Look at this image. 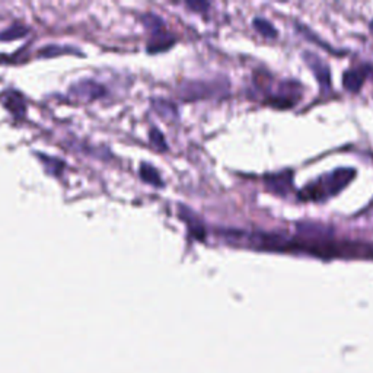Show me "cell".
<instances>
[{"mask_svg":"<svg viewBox=\"0 0 373 373\" xmlns=\"http://www.w3.org/2000/svg\"><path fill=\"white\" fill-rule=\"evenodd\" d=\"M356 176V171L351 168H340L327 174L315 183H310L302 192L301 200L320 202L343 191Z\"/></svg>","mask_w":373,"mask_h":373,"instance_id":"6da1fadb","label":"cell"},{"mask_svg":"<svg viewBox=\"0 0 373 373\" xmlns=\"http://www.w3.org/2000/svg\"><path fill=\"white\" fill-rule=\"evenodd\" d=\"M218 89L207 82H188L180 88V96L187 101L203 100V98L213 96Z\"/></svg>","mask_w":373,"mask_h":373,"instance_id":"7a4b0ae2","label":"cell"},{"mask_svg":"<svg viewBox=\"0 0 373 373\" xmlns=\"http://www.w3.org/2000/svg\"><path fill=\"white\" fill-rule=\"evenodd\" d=\"M72 93L77 98H82L85 101L100 100V98L107 95V89L95 81H81L72 86Z\"/></svg>","mask_w":373,"mask_h":373,"instance_id":"3957f363","label":"cell"},{"mask_svg":"<svg viewBox=\"0 0 373 373\" xmlns=\"http://www.w3.org/2000/svg\"><path fill=\"white\" fill-rule=\"evenodd\" d=\"M266 185L274 194L284 195L293 188V172L283 171L279 174H273L266 176Z\"/></svg>","mask_w":373,"mask_h":373,"instance_id":"277c9868","label":"cell"},{"mask_svg":"<svg viewBox=\"0 0 373 373\" xmlns=\"http://www.w3.org/2000/svg\"><path fill=\"white\" fill-rule=\"evenodd\" d=\"M305 57V62L306 65L312 69L313 74L317 76V79L318 82L322 85V86H329V70H328V66L321 60V58L317 55V54H313V53H309L306 51L303 54Z\"/></svg>","mask_w":373,"mask_h":373,"instance_id":"5b68a950","label":"cell"},{"mask_svg":"<svg viewBox=\"0 0 373 373\" xmlns=\"http://www.w3.org/2000/svg\"><path fill=\"white\" fill-rule=\"evenodd\" d=\"M367 76V70L365 69H351L347 70L343 76V85L350 92H359L363 86V82Z\"/></svg>","mask_w":373,"mask_h":373,"instance_id":"8992f818","label":"cell"},{"mask_svg":"<svg viewBox=\"0 0 373 373\" xmlns=\"http://www.w3.org/2000/svg\"><path fill=\"white\" fill-rule=\"evenodd\" d=\"M180 216H181V218L187 222V225H188V228H190V232H191V235H192V237L195 238V240H200V241H203L204 238H206V229L203 228V225L200 223V221H197V219H195V216L188 210V209H185V207H180Z\"/></svg>","mask_w":373,"mask_h":373,"instance_id":"52a82bcc","label":"cell"},{"mask_svg":"<svg viewBox=\"0 0 373 373\" xmlns=\"http://www.w3.org/2000/svg\"><path fill=\"white\" fill-rule=\"evenodd\" d=\"M174 44L172 38H169L166 34L162 32H155L152 40L149 43V51L150 53H156V51H164L166 48H169Z\"/></svg>","mask_w":373,"mask_h":373,"instance_id":"ba28073f","label":"cell"},{"mask_svg":"<svg viewBox=\"0 0 373 373\" xmlns=\"http://www.w3.org/2000/svg\"><path fill=\"white\" fill-rule=\"evenodd\" d=\"M28 34V28L21 24H13L5 31L0 32V41H13L18 38H24Z\"/></svg>","mask_w":373,"mask_h":373,"instance_id":"9c48e42d","label":"cell"},{"mask_svg":"<svg viewBox=\"0 0 373 373\" xmlns=\"http://www.w3.org/2000/svg\"><path fill=\"white\" fill-rule=\"evenodd\" d=\"M140 176H142V180L146 181L148 184H152L155 187H158V185L161 187L162 185V180H161L159 172L156 171L149 164H142L140 165Z\"/></svg>","mask_w":373,"mask_h":373,"instance_id":"30bf717a","label":"cell"},{"mask_svg":"<svg viewBox=\"0 0 373 373\" xmlns=\"http://www.w3.org/2000/svg\"><path fill=\"white\" fill-rule=\"evenodd\" d=\"M6 100H5V107H8L12 112H15L16 115L19 114H24L25 107H24V101H22V96L19 95V92H12V93H6Z\"/></svg>","mask_w":373,"mask_h":373,"instance_id":"8fae6325","label":"cell"},{"mask_svg":"<svg viewBox=\"0 0 373 373\" xmlns=\"http://www.w3.org/2000/svg\"><path fill=\"white\" fill-rule=\"evenodd\" d=\"M254 28L257 30L261 35L267 38H276L277 37V30L274 28L268 21L263 18H255L254 19Z\"/></svg>","mask_w":373,"mask_h":373,"instance_id":"7c38bea8","label":"cell"},{"mask_svg":"<svg viewBox=\"0 0 373 373\" xmlns=\"http://www.w3.org/2000/svg\"><path fill=\"white\" fill-rule=\"evenodd\" d=\"M153 108L158 111L164 117V119H168V117H176L175 105L172 103L165 101V100H155Z\"/></svg>","mask_w":373,"mask_h":373,"instance_id":"4fadbf2b","label":"cell"},{"mask_svg":"<svg viewBox=\"0 0 373 373\" xmlns=\"http://www.w3.org/2000/svg\"><path fill=\"white\" fill-rule=\"evenodd\" d=\"M143 21H145V25L148 28H150L153 32H161L162 27H164V22H162V19L159 16H156V15H152V13H148L145 18H143Z\"/></svg>","mask_w":373,"mask_h":373,"instance_id":"5bb4252c","label":"cell"},{"mask_svg":"<svg viewBox=\"0 0 373 373\" xmlns=\"http://www.w3.org/2000/svg\"><path fill=\"white\" fill-rule=\"evenodd\" d=\"M67 53H76L72 48H66V47H60V46H47L40 54L44 57H53L57 54H67Z\"/></svg>","mask_w":373,"mask_h":373,"instance_id":"9a60e30c","label":"cell"},{"mask_svg":"<svg viewBox=\"0 0 373 373\" xmlns=\"http://www.w3.org/2000/svg\"><path fill=\"white\" fill-rule=\"evenodd\" d=\"M150 140L152 143L156 146V148H159V149H166V142H165V137L164 134L158 130V129H152L150 130Z\"/></svg>","mask_w":373,"mask_h":373,"instance_id":"2e32d148","label":"cell"},{"mask_svg":"<svg viewBox=\"0 0 373 373\" xmlns=\"http://www.w3.org/2000/svg\"><path fill=\"white\" fill-rule=\"evenodd\" d=\"M185 5H187L190 9L195 11V12H204V11H207L209 6H210L207 2H195V0H194V2H187Z\"/></svg>","mask_w":373,"mask_h":373,"instance_id":"e0dca14e","label":"cell"},{"mask_svg":"<svg viewBox=\"0 0 373 373\" xmlns=\"http://www.w3.org/2000/svg\"><path fill=\"white\" fill-rule=\"evenodd\" d=\"M370 31H372V32H373V21H372V22H370Z\"/></svg>","mask_w":373,"mask_h":373,"instance_id":"ac0fdd59","label":"cell"}]
</instances>
